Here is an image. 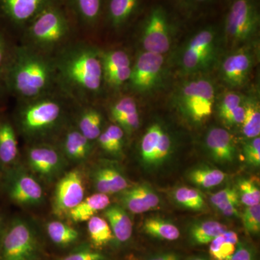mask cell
Segmentation results:
<instances>
[{
	"label": "cell",
	"instance_id": "1",
	"mask_svg": "<svg viewBox=\"0 0 260 260\" xmlns=\"http://www.w3.org/2000/svg\"><path fill=\"white\" fill-rule=\"evenodd\" d=\"M52 75L50 64L42 56L20 52L10 65L7 80L12 90L20 96L34 98L49 88Z\"/></svg>",
	"mask_w": 260,
	"mask_h": 260
},
{
	"label": "cell",
	"instance_id": "2",
	"mask_svg": "<svg viewBox=\"0 0 260 260\" xmlns=\"http://www.w3.org/2000/svg\"><path fill=\"white\" fill-rule=\"evenodd\" d=\"M42 243L35 224L23 216L7 220L0 238V260H39Z\"/></svg>",
	"mask_w": 260,
	"mask_h": 260
},
{
	"label": "cell",
	"instance_id": "3",
	"mask_svg": "<svg viewBox=\"0 0 260 260\" xmlns=\"http://www.w3.org/2000/svg\"><path fill=\"white\" fill-rule=\"evenodd\" d=\"M0 192L8 201L24 208H34L45 203L44 186L23 162L0 173Z\"/></svg>",
	"mask_w": 260,
	"mask_h": 260
},
{
	"label": "cell",
	"instance_id": "4",
	"mask_svg": "<svg viewBox=\"0 0 260 260\" xmlns=\"http://www.w3.org/2000/svg\"><path fill=\"white\" fill-rule=\"evenodd\" d=\"M62 119L60 104L54 100L43 99L22 108L17 115V124L27 139L34 143H42L60 126Z\"/></svg>",
	"mask_w": 260,
	"mask_h": 260
},
{
	"label": "cell",
	"instance_id": "5",
	"mask_svg": "<svg viewBox=\"0 0 260 260\" xmlns=\"http://www.w3.org/2000/svg\"><path fill=\"white\" fill-rule=\"evenodd\" d=\"M59 69L68 83L82 91L96 92L102 85V60L94 51L79 49L61 60Z\"/></svg>",
	"mask_w": 260,
	"mask_h": 260
},
{
	"label": "cell",
	"instance_id": "6",
	"mask_svg": "<svg viewBox=\"0 0 260 260\" xmlns=\"http://www.w3.org/2000/svg\"><path fill=\"white\" fill-rule=\"evenodd\" d=\"M23 164L43 185L55 184L70 166L59 148L46 142L30 145Z\"/></svg>",
	"mask_w": 260,
	"mask_h": 260
},
{
	"label": "cell",
	"instance_id": "7",
	"mask_svg": "<svg viewBox=\"0 0 260 260\" xmlns=\"http://www.w3.org/2000/svg\"><path fill=\"white\" fill-rule=\"evenodd\" d=\"M70 20L61 0H55L28 25L29 37L37 44L51 46L59 43L69 34Z\"/></svg>",
	"mask_w": 260,
	"mask_h": 260
},
{
	"label": "cell",
	"instance_id": "8",
	"mask_svg": "<svg viewBox=\"0 0 260 260\" xmlns=\"http://www.w3.org/2000/svg\"><path fill=\"white\" fill-rule=\"evenodd\" d=\"M257 0H232L224 21V32L233 46L250 40L259 27Z\"/></svg>",
	"mask_w": 260,
	"mask_h": 260
},
{
	"label": "cell",
	"instance_id": "9",
	"mask_svg": "<svg viewBox=\"0 0 260 260\" xmlns=\"http://www.w3.org/2000/svg\"><path fill=\"white\" fill-rule=\"evenodd\" d=\"M86 173L80 167L67 171L54 184L51 200L52 213L65 218L68 213L85 198Z\"/></svg>",
	"mask_w": 260,
	"mask_h": 260
},
{
	"label": "cell",
	"instance_id": "10",
	"mask_svg": "<svg viewBox=\"0 0 260 260\" xmlns=\"http://www.w3.org/2000/svg\"><path fill=\"white\" fill-rule=\"evenodd\" d=\"M172 22L162 5L149 10L142 24V42L145 51L164 54L172 45Z\"/></svg>",
	"mask_w": 260,
	"mask_h": 260
},
{
	"label": "cell",
	"instance_id": "11",
	"mask_svg": "<svg viewBox=\"0 0 260 260\" xmlns=\"http://www.w3.org/2000/svg\"><path fill=\"white\" fill-rule=\"evenodd\" d=\"M180 98L184 111L196 122L206 120L213 113L215 89L209 80L199 79L186 84Z\"/></svg>",
	"mask_w": 260,
	"mask_h": 260
},
{
	"label": "cell",
	"instance_id": "12",
	"mask_svg": "<svg viewBox=\"0 0 260 260\" xmlns=\"http://www.w3.org/2000/svg\"><path fill=\"white\" fill-rule=\"evenodd\" d=\"M216 30L206 27L197 32L184 49L181 58L183 68L186 72H195L205 68L213 59L215 52Z\"/></svg>",
	"mask_w": 260,
	"mask_h": 260
},
{
	"label": "cell",
	"instance_id": "13",
	"mask_svg": "<svg viewBox=\"0 0 260 260\" xmlns=\"http://www.w3.org/2000/svg\"><path fill=\"white\" fill-rule=\"evenodd\" d=\"M99 162L85 172L95 192L116 194L131 186L120 168L112 162Z\"/></svg>",
	"mask_w": 260,
	"mask_h": 260
},
{
	"label": "cell",
	"instance_id": "14",
	"mask_svg": "<svg viewBox=\"0 0 260 260\" xmlns=\"http://www.w3.org/2000/svg\"><path fill=\"white\" fill-rule=\"evenodd\" d=\"M164 65V56L155 53H142L132 68L129 81L140 92L151 90L158 83Z\"/></svg>",
	"mask_w": 260,
	"mask_h": 260
},
{
	"label": "cell",
	"instance_id": "15",
	"mask_svg": "<svg viewBox=\"0 0 260 260\" xmlns=\"http://www.w3.org/2000/svg\"><path fill=\"white\" fill-rule=\"evenodd\" d=\"M170 136L159 124H152L140 143L142 160L149 166L158 165L169 156L172 150Z\"/></svg>",
	"mask_w": 260,
	"mask_h": 260
},
{
	"label": "cell",
	"instance_id": "16",
	"mask_svg": "<svg viewBox=\"0 0 260 260\" xmlns=\"http://www.w3.org/2000/svg\"><path fill=\"white\" fill-rule=\"evenodd\" d=\"M55 0H0V17L13 25H28Z\"/></svg>",
	"mask_w": 260,
	"mask_h": 260
},
{
	"label": "cell",
	"instance_id": "17",
	"mask_svg": "<svg viewBox=\"0 0 260 260\" xmlns=\"http://www.w3.org/2000/svg\"><path fill=\"white\" fill-rule=\"evenodd\" d=\"M253 64L254 56L250 51L242 49L229 54L220 68L224 81L233 88H240L247 81Z\"/></svg>",
	"mask_w": 260,
	"mask_h": 260
},
{
	"label": "cell",
	"instance_id": "18",
	"mask_svg": "<svg viewBox=\"0 0 260 260\" xmlns=\"http://www.w3.org/2000/svg\"><path fill=\"white\" fill-rule=\"evenodd\" d=\"M117 194L119 204L132 213L150 211L157 208L160 203L158 194L146 184L130 186Z\"/></svg>",
	"mask_w": 260,
	"mask_h": 260
},
{
	"label": "cell",
	"instance_id": "19",
	"mask_svg": "<svg viewBox=\"0 0 260 260\" xmlns=\"http://www.w3.org/2000/svg\"><path fill=\"white\" fill-rule=\"evenodd\" d=\"M58 148L70 165L81 167L90 158L93 145L79 130L70 129L63 136Z\"/></svg>",
	"mask_w": 260,
	"mask_h": 260
},
{
	"label": "cell",
	"instance_id": "20",
	"mask_svg": "<svg viewBox=\"0 0 260 260\" xmlns=\"http://www.w3.org/2000/svg\"><path fill=\"white\" fill-rule=\"evenodd\" d=\"M206 146L212 158L218 162L225 164L234 160L237 153L234 138L223 128H213L206 136Z\"/></svg>",
	"mask_w": 260,
	"mask_h": 260
},
{
	"label": "cell",
	"instance_id": "21",
	"mask_svg": "<svg viewBox=\"0 0 260 260\" xmlns=\"http://www.w3.org/2000/svg\"><path fill=\"white\" fill-rule=\"evenodd\" d=\"M18 142L14 126L0 118V173L20 162Z\"/></svg>",
	"mask_w": 260,
	"mask_h": 260
},
{
	"label": "cell",
	"instance_id": "22",
	"mask_svg": "<svg viewBox=\"0 0 260 260\" xmlns=\"http://www.w3.org/2000/svg\"><path fill=\"white\" fill-rule=\"evenodd\" d=\"M143 0H105L104 11L112 26L121 28L139 12ZM103 11V13H104Z\"/></svg>",
	"mask_w": 260,
	"mask_h": 260
},
{
	"label": "cell",
	"instance_id": "23",
	"mask_svg": "<svg viewBox=\"0 0 260 260\" xmlns=\"http://www.w3.org/2000/svg\"><path fill=\"white\" fill-rule=\"evenodd\" d=\"M111 204L109 195L95 192L85 197L83 201L70 210L66 218L73 223L88 222L96 214L103 211Z\"/></svg>",
	"mask_w": 260,
	"mask_h": 260
},
{
	"label": "cell",
	"instance_id": "24",
	"mask_svg": "<svg viewBox=\"0 0 260 260\" xmlns=\"http://www.w3.org/2000/svg\"><path fill=\"white\" fill-rule=\"evenodd\" d=\"M128 213L119 204H110L103 210L104 218L110 225L114 239L120 243L128 242L133 236V223Z\"/></svg>",
	"mask_w": 260,
	"mask_h": 260
},
{
	"label": "cell",
	"instance_id": "25",
	"mask_svg": "<svg viewBox=\"0 0 260 260\" xmlns=\"http://www.w3.org/2000/svg\"><path fill=\"white\" fill-rule=\"evenodd\" d=\"M46 232L51 242L59 247H68L80 240L79 231L59 218L48 222Z\"/></svg>",
	"mask_w": 260,
	"mask_h": 260
},
{
	"label": "cell",
	"instance_id": "26",
	"mask_svg": "<svg viewBox=\"0 0 260 260\" xmlns=\"http://www.w3.org/2000/svg\"><path fill=\"white\" fill-rule=\"evenodd\" d=\"M66 3L81 22L94 25L103 14L105 0H66Z\"/></svg>",
	"mask_w": 260,
	"mask_h": 260
},
{
	"label": "cell",
	"instance_id": "27",
	"mask_svg": "<svg viewBox=\"0 0 260 260\" xmlns=\"http://www.w3.org/2000/svg\"><path fill=\"white\" fill-rule=\"evenodd\" d=\"M239 242L237 233L226 230L210 243V256L215 260H230Z\"/></svg>",
	"mask_w": 260,
	"mask_h": 260
},
{
	"label": "cell",
	"instance_id": "28",
	"mask_svg": "<svg viewBox=\"0 0 260 260\" xmlns=\"http://www.w3.org/2000/svg\"><path fill=\"white\" fill-rule=\"evenodd\" d=\"M143 229L148 235L160 240L175 241L180 237V232L175 224L159 217L147 218Z\"/></svg>",
	"mask_w": 260,
	"mask_h": 260
},
{
	"label": "cell",
	"instance_id": "29",
	"mask_svg": "<svg viewBox=\"0 0 260 260\" xmlns=\"http://www.w3.org/2000/svg\"><path fill=\"white\" fill-rule=\"evenodd\" d=\"M227 230L223 224L215 220H205L191 227L189 235L192 242L198 245L209 244L213 239Z\"/></svg>",
	"mask_w": 260,
	"mask_h": 260
},
{
	"label": "cell",
	"instance_id": "30",
	"mask_svg": "<svg viewBox=\"0 0 260 260\" xmlns=\"http://www.w3.org/2000/svg\"><path fill=\"white\" fill-rule=\"evenodd\" d=\"M124 132L117 124H111L98 138L101 148L106 153L119 156L122 153Z\"/></svg>",
	"mask_w": 260,
	"mask_h": 260
},
{
	"label": "cell",
	"instance_id": "31",
	"mask_svg": "<svg viewBox=\"0 0 260 260\" xmlns=\"http://www.w3.org/2000/svg\"><path fill=\"white\" fill-rule=\"evenodd\" d=\"M87 223L89 239L94 247L102 248L114 239L110 225L105 218L95 215Z\"/></svg>",
	"mask_w": 260,
	"mask_h": 260
},
{
	"label": "cell",
	"instance_id": "32",
	"mask_svg": "<svg viewBox=\"0 0 260 260\" xmlns=\"http://www.w3.org/2000/svg\"><path fill=\"white\" fill-rule=\"evenodd\" d=\"M103 118L101 113L95 109L84 111L79 116L77 129L89 140H97L102 133Z\"/></svg>",
	"mask_w": 260,
	"mask_h": 260
},
{
	"label": "cell",
	"instance_id": "33",
	"mask_svg": "<svg viewBox=\"0 0 260 260\" xmlns=\"http://www.w3.org/2000/svg\"><path fill=\"white\" fill-rule=\"evenodd\" d=\"M225 177V173L209 167L198 168L189 174V180L195 185L204 189H210L220 185Z\"/></svg>",
	"mask_w": 260,
	"mask_h": 260
},
{
	"label": "cell",
	"instance_id": "34",
	"mask_svg": "<svg viewBox=\"0 0 260 260\" xmlns=\"http://www.w3.org/2000/svg\"><path fill=\"white\" fill-rule=\"evenodd\" d=\"M245 114L242 123L243 134L246 138L259 137L260 135V107L256 99H249L244 104Z\"/></svg>",
	"mask_w": 260,
	"mask_h": 260
},
{
	"label": "cell",
	"instance_id": "35",
	"mask_svg": "<svg viewBox=\"0 0 260 260\" xmlns=\"http://www.w3.org/2000/svg\"><path fill=\"white\" fill-rule=\"evenodd\" d=\"M174 198L178 204L187 209L194 211H200L205 209L204 198L199 191L192 188L186 186L178 188L177 190L174 191Z\"/></svg>",
	"mask_w": 260,
	"mask_h": 260
},
{
	"label": "cell",
	"instance_id": "36",
	"mask_svg": "<svg viewBox=\"0 0 260 260\" xmlns=\"http://www.w3.org/2000/svg\"><path fill=\"white\" fill-rule=\"evenodd\" d=\"M210 202L220 212L238 207L239 204V193L234 188L227 187L212 195Z\"/></svg>",
	"mask_w": 260,
	"mask_h": 260
},
{
	"label": "cell",
	"instance_id": "37",
	"mask_svg": "<svg viewBox=\"0 0 260 260\" xmlns=\"http://www.w3.org/2000/svg\"><path fill=\"white\" fill-rule=\"evenodd\" d=\"M102 63L103 73L105 75L119 68L130 66V59L124 51L116 50L104 54L102 56Z\"/></svg>",
	"mask_w": 260,
	"mask_h": 260
},
{
	"label": "cell",
	"instance_id": "38",
	"mask_svg": "<svg viewBox=\"0 0 260 260\" xmlns=\"http://www.w3.org/2000/svg\"><path fill=\"white\" fill-rule=\"evenodd\" d=\"M239 196L241 202L246 206H253L259 204L260 190L251 179H241L238 183Z\"/></svg>",
	"mask_w": 260,
	"mask_h": 260
},
{
	"label": "cell",
	"instance_id": "39",
	"mask_svg": "<svg viewBox=\"0 0 260 260\" xmlns=\"http://www.w3.org/2000/svg\"><path fill=\"white\" fill-rule=\"evenodd\" d=\"M243 225L246 232L258 234L260 232V204L249 206L242 213Z\"/></svg>",
	"mask_w": 260,
	"mask_h": 260
},
{
	"label": "cell",
	"instance_id": "40",
	"mask_svg": "<svg viewBox=\"0 0 260 260\" xmlns=\"http://www.w3.org/2000/svg\"><path fill=\"white\" fill-rule=\"evenodd\" d=\"M137 111L138 107L134 99L132 97H124L113 105L111 109V116L114 121H116Z\"/></svg>",
	"mask_w": 260,
	"mask_h": 260
},
{
	"label": "cell",
	"instance_id": "41",
	"mask_svg": "<svg viewBox=\"0 0 260 260\" xmlns=\"http://www.w3.org/2000/svg\"><path fill=\"white\" fill-rule=\"evenodd\" d=\"M59 260H105V256L90 246H82Z\"/></svg>",
	"mask_w": 260,
	"mask_h": 260
},
{
	"label": "cell",
	"instance_id": "42",
	"mask_svg": "<svg viewBox=\"0 0 260 260\" xmlns=\"http://www.w3.org/2000/svg\"><path fill=\"white\" fill-rule=\"evenodd\" d=\"M244 156L246 161L254 167L260 165V138L259 137L252 138L246 143L244 147Z\"/></svg>",
	"mask_w": 260,
	"mask_h": 260
},
{
	"label": "cell",
	"instance_id": "43",
	"mask_svg": "<svg viewBox=\"0 0 260 260\" xmlns=\"http://www.w3.org/2000/svg\"><path fill=\"white\" fill-rule=\"evenodd\" d=\"M242 104V98L234 93H228L224 95L219 105V116L222 119Z\"/></svg>",
	"mask_w": 260,
	"mask_h": 260
},
{
	"label": "cell",
	"instance_id": "44",
	"mask_svg": "<svg viewBox=\"0 0 260 260\" xmlns=\"http://www.w3.org/2000/svg\"><path fill=\"white\" fill-rule=\"evenodd\" d=\"M131 71V67H124L105 75V78L110 85L119 86L129 80Z\"/></svg>",
	"mask_w": 260,
	"mask_h": 260
},
{
	"label": "cell",
	"instance_id": "45",
	"mask_svg": "<svg viewBox=\"0 0 260 260\" xmlns=\"http://www.w3.org/2000/svg\"><path fill=\"white\" fill-rule=\"evenodd\" d=\"M116 124L120 126L123 131L132 133L138 129L140 126V116L138 111L128 114L116 121Z\"/></svg>",
	"mask_w": 260,
	"mask_h": 260
},
{
	"label": "cell",
	"instance_id": "46",
	"mask_svg": "<svg viewBox=\"0 0 260 260\" xmlns=\"http://www.w3.org/2000/svg\"><path fill=\"white\" fill-rule=\"evenodd\" d=\"M230 260H256L255 251L252 246L246 243L239 242Z\"/></svg>",
	"mask_w": 260,
	"mask_h": 260
},
{
	"label": "cell",
	"instance_id": "47",
	"mask_svg": "<svg viewBox=\"0 0 260 260\" xmlns=\"http://www.w3.org/2000/svg\"><path fill=\"white\" fill-rule=\"evenodd\" d=\"M244 114H245L244 106L241 104L232 112L229 113L227 116H225L223 120L229 125L242 124L244 119Z\"/></svg>",
	"mask_w": 260,
	"mask_h": 260
},
{
	"label": "cell",
	"instance_id": "48",
	"mask_svg": "<svg viewBox=\"0 0 260 260\" xmlns=\"http://www.w3.org/2000/svg\"><path fill=\"white\" fill-rule=\"evenodd\" d=\"M178 3L187 11H194L202 7L210 4L213 0H177Z\"/></svg>",
	"mask_w": 260,
	"mask_h": 260
},
{
	"label": "cell",
	"instance_id": "49",
	"mask_svg": "<svg viewBox=\"0 0 260 260\" xmlns=\"http://www.w3.org/2000/svg\"><path fill=\"white\" fill-rule=\"evenodd\" d=\"M147 260H181V256L174 251H165L153 254Z\"/></svg>",
	"mask_w": 260,
	"mask_h": 260
},
{
	"label": "cell",
	"instance_id": "50",
	"mask_svg": "<svg viewBox=\"0 0 260 260\" xmlns=\"http://www.w3.org/2000/svg\"><path fill=\"white\" fill-rule=\"evenodd\" d=\"M5 55V43L3 34L0 32V68L3 64Z\"/></svg>",
	"mask_w": 260,
	"mask_h": 260
},
{
	"label": "cell",
	"instance_id": "51",
	"mask_svg": "<svg viewBox=\"0 0 260 260\" xmlns=\"http://www.w3.org/2000/svg\"><path fill=\"white\" fill-rule=\"evenodd\" d=\"M6 223L7 220H5L4 216L3 215V214H2L1 212H0V238H1L2 234H3V231H4Z\"/></svg>",
	"mask_w": 260,
	"mask_h": 260
},
{
	"label": "cell",
	"instance_id": "52",
	"mask_svg": "<svg viewBox=\"0 0 260 260\" xmlns=\"http://www.w3.org/2000/svg\"><path fill=\"white\" fill-rule=\"evenodd\" d=\"M187 260H207L205 258L201 257V256H192V257L189 258Z\"/></svg>",
	"mask_w": 260,
	"mask_h": 260
},
{
	"label": "cell",
	"instance_id": "53",
	"mask_svg": "<svg viewBox=\"0 0 260 260\" xmlns=\"http://www.w3.org/2000/svg\"><path fill=\"white\" fill-rule=\"evenodd\" d=\"M1 90H2V85H1V83H0V92H1Z\"/></svg>",
	"mask_w": 260,
	"mask_h": 260
}]
</instances>
